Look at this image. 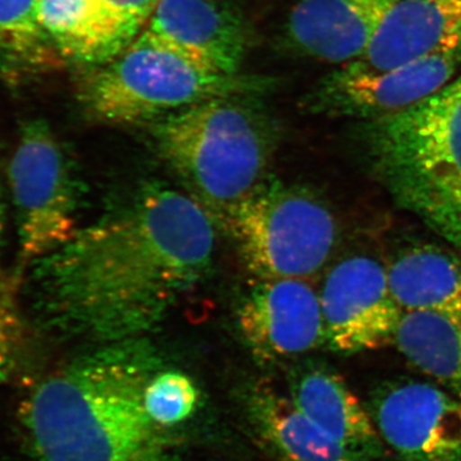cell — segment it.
I'll return each mask as SVG.
<instances>
[{
    "label": "cell",
    "mask_w": 461,
    "mask_h": 461,
    "mask_svg": "<svg viewBox=\"0 0 461 461\" xmlns=\"http://www.w3.org/2000/svg\"><path fill=\"white\" fill-rule=\"evenodd\" d=\"M214 226L186 194L145 185L30 264L23 290L36 323L103 344L141 339L211 268Z\"/></svg>",
    "instance_id": "cell-1"
},
{
    "label": "cell",
    "mask_w": 461,
    "mask_h": 461,
    "mask_svg": "<svg viewBox=\"0 0 461 461\" xmlns=\"http://www.w3.org/2000/svg\"><path fill=\"white\" fill-rule=\"evenodd\" d=\"M163 363L144 339L108 342L33 384L18 421L33 461H171L144 393Z\"/></svg>",
    "instance_id": "cell-2"
},
{
    "label": "cell",
    "mask_w": 461,
    "mask_h": 461,
    "mask_svg": "<svg viewBox=\"0 0 461 461\" xmlns=\"http://www.w3.org/2000/svg\"><path fill=\"white\" fill-rule=\"evenodd\" d=\"M153 133L187 195L223 230L269 178L276 129L254 94L191 105L158 121Z\"/></svg>",
    "instance_id": "cell-3"
},
{
    "label": "cell",
    "mask_w": 461,
    "mask_h": 461,
    "mask_svg": "<svg viewBox=\"0 0 461 461\" xmlns=\"http://www.w3.org/2000/svg\"><path fill=\"white\" fill-rule=\"evenodd\" d=\"M364 133L397 204L461 249V76L405 111L368 121Z\"/></svg>",
    "instance_id": "cell-4"
},
{
    "label": "cell",
    "mask_w": 461,
    "mask_h": 461,
    "mask_svg": "<svg viewBox=\"0 0 461 461\" xmlns=\"http://www.w3.org/2000/svg\"><path fill=\"white\" fill-rule=\"evenodd\" d=\"M268 84L223 74L147 29L108 62L91 67L78 86V100L100 122L144 123L218 96L259 93Z\"/></svg>",
    "instance_id": "cell-5"
},
{
    "label": "cell",
    "mask_w": 461,
    "mask_h": 461,
    "mask_svg": "<svg viewBox=\"0 0 461 461\" xmlns=\"http://www.w3.org/2000/svg\"><path fill=\"white\" fill-rule=\"evenodd\" d=\"M227 230L259 281L308 280L329 262L339 236L323 200L271 177L241 205Z\"/></svg>",
    "instance_id": "cell-6"
},
{
    "label": "cell",
    "mask_w": 461,
    "mask_h": 461,
    "mask_svg": "<svg viewBox=\"0 0 461 461\" xmlns=\"http://www.w3.org/2000/svg\"><path fill=\"white\" fill-rule=\"evenodd\" d=\"M21 260L32 264L77 232L78 185L62 142L41 118L21 127L8 168Z\"/></svg>",
    "instance_id": "cell-7"
},
{
    "label": "cell",
    "mask_w": 461,
    "mask_h": 461,
    "mask_svg": "<svg viewBox=\"0 0 461 461\" xmlns=\"http://www.w3.org/2000/svg\"><path fill=\"white\" fill-rule=\"evenodd\" d=\"M461 50L432 54L387 71L348 63L323 78L309 104L336 117L375 121L405 111L450 83Z\"/></svg>",
    "instance_id": "cell-8"
},
{
    "label": "cell",
    "mask_w": 461,
    "mask_h": 461,
    "mask_svg": "<svg viewBox=\"0 0 461 461\" xmlns=\"http://www.w3.org/2000/svg\"><path fill=\"white\" fill-rule=\"evenodd\" d=\"M320 297L330 350L348 355L395 344L403 311L377 260L357 256L336 264Z\"/></svg>",
    "instance_id": "cell-9"
},
{
    "label": "cell",
    "mask_w": 461,
    "mask_h": 461,
    "mask_svg": "<svg viewBox=\"0 0 461 461\" xmlns=\"http://www.w3.org/2000/svg\"><path fill=\"white\" fill-rule=\"evenodd\" d=\"M382 441L403 461H461V399L435 384H386L372 397Z\"/></svg>",
    "instance_id": "cell-10"
},
{
    "label": "cell",
    "mask_w": 461,
    "mask_h": 461,
    "mask_svg": "<svg viewBox=\"0 0 461 461\" xmlns=\"http://www.w3.org/2000/svg\"><path fill=\"white\" fill-rule=\"evenodd\" d=\"M238 326L254 357L266 363L326 344L320 294L308 280L259 281L240 305Z\"/></svg>",
    "instance_id": "cell-11"
},
{
    "label": "cell",
    "mask_w": 461,
    "mask_h": 461,
    "mask_svg": "<svg viewBox=\"0 0 461 461\" xmlns=\"http://www.w3.org/2000/svg\"><path fill=\"white\" fill-rule=\"evenodd\" d=\"M399 0H300L285 26L288 48L330 63L359 59Z\"/></svg>",
    "instance_id": "cell-12"
},
{
    "label": "cell",
    "mask_w": 461,
    "mask_h": 461,
    "mask_svg": "<svg viewBox=\"0 0 461 461\" xmlns=\"http://www.w3.org/2000/svg\"><path fill=\"white\" fill-rule=\"evenodd\" d=\"M148 29L223 74L238 75L247 54V23L230 0H159Z\"/></svg>",
    "instance_id": "cell-13"
},
{
    "label": "cell",
    "mask_w": 461,
    "mask_h": 461,
    "mask_svg": "<svg viewBox=\"0 0 461 461\" xmlns=\"http://www.w3.org/2000/svg\"><path fill=\"white\" fill-rule=\"evenodd\" d=\"M461 50V0H399L355 65L387 71L411 60Z\"/></svg>",
    "instance_id": "cell-14"
},
{
    "label": "cell",
    "mask_w": 461,
    "mask_h": 461,
    "mask_svg": "<svg viewBox=\"0 0 461 461\" xmlns=\"http://www.w3.org/2000/svg\"><path fill=\"white\" fill-rule=\"evenodd\" d=\"M288 396L345 447L375 461L384 456V441L371 412L335 372L315 364L294 369L288 377Z\"/></svg>",
    "instance_id": "cell-15"
},
{
    "label": "cell",
    "mask_w": 461,
    "mask_h": 461,
    "mask_svg": "<svg viewBox=\"0 0 461 461\" xmlns=\"http://www.w3.org/2000/svg\"><path fill=\"white\" fill-rule=\"evenodd\" d=\"M245 412L258 441L281 461H375L339 444L272 388L251 390Z\"/></svg>",
    "instance_id": "cell-16"
},
{
    "label": "cell",
    "mask_w": 461,
    "mask_h": 461,
    "mask_svg": "<svg viewBox=\"0 0 461 461\" xmlns=\"http://www.w3.org/2000/svg\"><path fill=\"white\" fill-rule=\"evenodd\" d=\"M39 23L60 56L99 66L139 35L100 0H38Z\"/></svg>",
    "instance_id": "cell-17"
},
{
    "label": "cell",
    "mask_w": 461,
    "mask_h": 461,
    "mask_svg": "<svg viewBox=\"0 0 461 461\" xmlns=\"http://www.w3.org/2000/svg\"><path fill=\"white\" fill-rule=\"evenodd\" d=\"M397 304L405 312L461 314V260L442 249L402 251L387 268Z\"/></svg>",
    "instance_id": "cell-18"
},
{
    "label": "cell",
    "mask_w": 461,
    "mask_h": 461,
    "mask_svg": "<svg viewBox=\"0 0 461 461\" xmlns=\"http://www.w3.org/2000/svg\"><path fill=\"white\" fill-rule=\"evenodd\" d=\"M395 344L417 368L461 399V314L405 312Z\"/></svg>",
    "instance_id": "cell-19"
},
{
    "label": "cell",
    "mask_w": 461,
    "mask_h": 461,
    "mask_svg": "<svg viewBox=\"0 0 461 461\" xmlns=\"http://www.w3.org/2000/svg\"><path fill=\"white\" fill-rule=\"evenodd\" d=\"M54 50L39 23L38 0H0L2 71H36L56 60Z\"/></svg>",
    "instance_id": "cell-20"
},
{
    "label": "cell",
    "mask_w": 461,
    "mask_h": 461,
    "mask_svg": "<svg viewBox=\"0 0 461 461\" xmlns=\"http://www.w3.org/2000/svg\"><path fill=\"white\" fill-rule=\"evenodd\" d=\"M198 402V388L185 373L162 369L145 388V409L149 417L163 429L189 420Z\"/></svg>",
    "instance_id": "cell-21"
},
{
    "label": "cell",
    "mask_w": 461,
    "mask_h": 461,
    "mask_svg": "<svg viewBox=\"0 0 461 461\" xmlns=\"http://www.w3.org/2000/svg\"><path fill=\"white\" fill-rule=\"evenodd\" d=\"M17 291L16 277H0V384L21 372L29 348V330Z\"/></svg>",
    "instance_id": "cell-22"
},
{
    "label": "cell",
    "mask_w": 461,
    "mask_h": 461,
    "mask_svg": "<svg viewBox=\"0 0 461 461\" xmlns=\"http://www.w3.org/2000/svg\"><path fill=\"white\" fill-rule=\"evenodd\" d=\"M100 2L126 23L132 32L140 33L142 27L150 20L159 0H100Z\"/></svg>",
    "instance_id": "cell-23"
},
{
    "label": "cell",
    "mask_w": 461,
    "mask_h": 461,
    "mask_svg": "<svg viewBox=\"0 0 461 461\" xmlns=\"http://www.w3.org/2000/svg\"><path fill=\"white\" fill-rule=\"evenodd\" d=\"M5 203L3 195L2 186H0V250H2L3 233H5Z\"/></svg>",
    "instance_id": "cell-24"
}]
</instances>
